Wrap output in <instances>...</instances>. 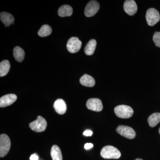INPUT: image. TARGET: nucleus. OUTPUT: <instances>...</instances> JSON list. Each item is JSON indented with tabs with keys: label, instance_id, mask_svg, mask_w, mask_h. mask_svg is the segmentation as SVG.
<instances>
[{
	"label": "nucleus",
	"instance_id": "f257e3e1",
	"mask_svg": "<svg viewBox=\"0 0 160 160\" xmlns=\"http://www.w3.org/2000/svg\"><path fill=\"white\" fill-rule=\"evenodd\" d=\"M101 155L105 159H118L121 157V153L119 150L114 146H107L102 149Z\"/></svg>",
	"mask_w": 160,
	"mask_h": 160
},
{
	"label": "nucleus",
	"instance_id": "f03ea898",
	"mask_svg": "<svg viewBox=\"0 0 160 160\" xmlns=\"http://www.w3.org/2000/svg\"><path fill=\"white\" fill-rule=\"evenodd\" d=\"M114 112L117 116L121 118H129L133 114V110L130 106L119 105L114 108Z\"/></svg>",
	"mask_w": 160,
	"mask_h": 160
},
{
	"label": "nucleus",
	"instance_id": "7ed1b4c3",
	"mask_svg": "<svg viewBox=\"0 0 160 160\" xmlns=\"http://www.w3.org/2000/svg\"><path fill=\"white\" fill-rule=\"evenodd\" d=\"M11 146V142L8 135L2 134L0 136V157L6 156L9 152Z\"/></svg>",
	"mask_w": 160,
	"mask_h": 160
},
{
	"label": "nucleus",
	"instance_id": "20e7f679",
	"mask_svg": "<svg viewBox=\"0 0 160 160\" xmlns=\"http://www.w3.org/2000/svg\"><path fill=\"white\" fill-rule=\"evenodd\" d=\"M146 18L148 25L149 26H154L160 21L159 12L154 8H150L146 12Z\"/></svg>",
	"mask_w": 160,
	"mask_h": 160
},
{
	"label": "nucleus",
	"instance_id": "39448f33",
	"mask_svg": "<svg viewBox=\"0 0 160 160\" xmlns=\"http://www.w3.org/2000/svg\"><path fill=\"white\" fill-rule=\"evenodd\" d=\"M47 125L46 119L41 116H38L37 120L29 124V127L33 131L42 132L46 130Z\"/></svg>",
	"mask_w": 160,
	"mask_h": 160
},
{
	"label": "nucleus",
	"instance_id": "423d86ee",
	"mask_svg": "<svg viewBox=\"0 0 160 160\" xmlns=\"http://www.w3.org/2000/svg\"><path fill=\"white\" fill-rule=\"evenodd\" d=\"M99 9V3L96 1H91L86 5L84 13L87 17H91L97 13Z\"/></svg>",
	"mask_w": 160,
	"mask_h": 160
},
{
	"label": "nucleus",
	"instance_id": "0eeeda50",
	"mask_svg": "<svg viewBox=\"0 0 160 160\" xmlns=\"http://www.w3.org/2000/svg\"><path fill=\"white\" fill-rule=\"evenodd\" d=\"M82 46V42L78 38H70L67 43V49L71 53H76L79 51Z\"/></svg>",
	"mask_w": 160,
	"mask_h": 160
},
{
	"label": "nucleus",
	"instance_id": "6e6552de",
	"mask_svg": "<svg viewBox=\"0 0 160 160\" xmlns=\"http://www.w3.org/2000/svg\"><path fill=\"white\" fill-rule=\"evenodd\" d=\"M116 131L119 134L127 138L132 139L136 136V132L131 127L128 126H119L117 128Z\"/></svg>",
	"mask_w": 160,
	"mask_h": 160
},
{
	"label": "nucleus",
	"instance_id": "1a4fd4ad",
	"mask_svg": "<svg viewBox=\"0 0 160 160\" xmlns=\"http://www.w3.org/2000/svg\"><path fill=\"white\" fill-rule=\"evenodd\" d=\"M86 106L88 109L92 111L100 112L103 109L102 101L98 98H90L87 101Z\"/></svg>",
	"mask_w": 160,
	"mask_h": 160
},
{
	"label": "nucleus",
	"instance_id": "9d476101",
	"mask_svg": "<svg viewBox=\"0 0 160 160\" xmlns=\"http://www.w3.org/2000/svg\"><path fill=\"white\" fill-rule=\"evenodd\" d=\"M124 9L126 13L129 15L132 16L137 12L138 6L133 0H127L124 2Z\"/></svg>",
	"mask_w": 160,
	"mask_h": 160
},
{
	"label": "nucleus",
	"instance_id": "9b49d317",
	"mask_svg": "<svg viewBox=\"0 0 160 160\" xmlns=\"http://www.w3.org/2000/svg\"><path fill=\"white\" fill-rule=\"evenodd\" d=\"M17 99V96L14 94H9L3 96L0 98V107H7L13 104Z\"/></svg>",
	"mask_w": 160,
	"mask_h": 160
},
{
	"label": "nucleus",
	"instance_id": "f8f14e48",
	"mask_svg": "<svg viewBox=\"0 0 160 160\" xmlns=\"http://www.w3.org/2000/svg\"><path fill=\"white\" fill-rule=\"evenodd\" d=\"M55 110L58 114H64L67 110V106L65 101L62 99H58L53 104Z\"/></svg>",
	"mask_w": 160,
	"mask_h": 160
},
{
	"label": "nucleus",
	"instance_id": "ddd939ff",
	"mask_svg": "<svg viewBox=\"0 0 160 160\" xmlns=\"http://www.w3.org/2000/svg\"><path fill=\"white\" fill-rule=\"evenodd\" d=\"M1 20L6 26H9L14 22V18L13 16L8 12H3L0 14Z\"/></svg>",
	"mask_w": 160,
	"mask_h": 160
},
{
	"label": "nucleus",
	"instance_id": "4468645a",
	"mask_svg": "<svg viewBox=\"0 0 160 160\" xmlns=\"http://www.w3.org/2000/svg\"><path fill=\"white\" fill-rule=\"evenodd\" d=\"M81 84L86 87H92L94 86L95 81L91 76L85 74L81 77L80 79Z\"/></svg>",
	"mask_w": 160,
	"mask_h": 160
},
{
	"label": "nucleus",
	"instance_id": "2eb2a0df",
	"mask_svg": "<svg viewBox=\"0 0 160 160\" xmlns=\"http://www.w3.org/2000/svg\"><path fill=\"white\" fill-rule=\"evenodd\" d=\"M73 10L71 6L69 5H63L59 8L58 14L61 17H66L72 15Z\"/></svg>",
	"mask_w": 160,
	"mask_h": 160
},
{
	"label": "nucleus",
	"instance_id": "dca6fc26",
	"mask_svg": "<svg viewBox=\"0 0 160 160\" xmlns=\"http://www.w3.org/2000/svg\"><path fill=\"white\" fill-rule=\"evenodd\" d=\"M97 46V42L95 39H91L85 46L84 52L87 55H92L94 53Z\"/></svg>",
	"mask_w": 160,
	"mask_h": 160
},
{
	"label": "nucleus",
	"instance_id": "f3484780",
	"mask_svg": "<svg viewBox=\"0 0 160 160\" xmlns=\"http://www.w3.org/2000/svg\"><path fill=\"white\" fill-rule=\"evenodd\" d=\"M13 54L15 59L19 62H22L25 58V52L19 46L15 47L13 49Z\"/></svg>",
	"mask_w": 160,
	"mask_h": 160
},
{
	"label": "nucleus",
	"instance_id": "a211bd4d",
	"mask_svg": "<svg viewBox=\"0 0 160 160\" xmlns=\"http://www.w3.org/2000/svg\"><path fill=\"white\" fill-rule=\"evenodd\" d=\"M10 68V64L9 61L6 60L2 61L0 63V77L6 76L8 73Z\"/></svg>",
	"mask_w": 160,
	"mask_h": 160
},
{
	"label": "nucleus",
	"instance_id": "6ab92c4d",
	"mask_svg": "<svg viewBox=\"0 0 160 160\" xmlns=\"http://www.w3.org/2000/svg\"><path fill=\"white\" fill-rule=\"evenodd\" d=\"M51 156L52 160H62L61 149L57 145H53L52 147Z\"/></svg>",
	"mask_w": 160,
	"mask_h": 160
},
{
	"label": "nucleus",
	"instance_id": "aec40b11",
	"mask_svg": "<svg viewBox=\"0 0 160 160\" xmlns=\"http://www.w3.org/2000/svg\"><path fill=\"white\" fill-rule=\"evenodd\" d=\"M149 126L151 127H154L160 122V113L155 112L151 115L148 119Z\"/></svg>",
	"mask_w": 160,
	"mask_h": 160
},
{
	"label": "nucleus",
	"instance_id": "412c9836",
	"mask_svg": "<svg viewBox=\"0 0 160 160\" xmlns=\"http://www.w3.org/2000/svg\"><path fill=\"white\" fill-rule=\"evenodd\" d=\"M52 32V29L51 27L48 25H44L39 30L38 34L41 37H45L51 34Z\"/></svg>",
	"mask_w": 160,
	"mask_h": 160
},
{
	"label": "nucleus",
	"instance_id": "4be33fe9",
	"mask_svg": "<svg viewBox=\"0 0 160 160\" xmlns=\"http://www.w3.org/2000/svg\"><path fill=\"white\" fill-rule=\"evenodd\" d=\"M153 42H154L156 46L160 48V32H156L153 36Z\"/></svg>",
	"mask_w": 160,
	"mask_h": 160
},
{
	"label": "nucleus",
	"instance_id": "5701e85b",
	"mask_svg": "<svg viewBox=\"0 0 160 160\" xmlns=\"http://www.w3.org/2000/svg\"><path fill=\"white\" fill-rule=\"evenodd\" d=\"M83 134L86 136H91L92 134V132L90 130H86L83 132Z\"/></svg>",
	"mask_w": 160,
	"mask_h": 160
},
{
	"label": "nucleus",
	"instance_id": "b1692460",
	"mask_svg": "<svg viewBox=\"0 0 160 160\" xmlns=\"http://www.w3.org/2000/svg\"><path fill=\"white\" fill-rule=\"evenodd\" d=\"M93 145L92 143H86L84 146V148L86 149H89L93 147Z\"/></svg>",
	"mask_w": 160,
	"mask_h": 160
},
{
	"label": "nucleus",
	"instance_id": "393cba45",
	"mask_svg": "<svg viewBox=\"0 0 160 160\" xmlns=\"http://www.w3.org/2000/svg\"><path fill=\"white\" fill-rule=\"evenodd\" d=\"M30 160H39L38 156L36 153L32 154L30 156Z\"/></svg>",
	"mask_w": 160,
	"mask_h": 160
},
{
	"label": "nucleus",
	"instance_id": "a878e982",
	"mask_svg": "<svg viewBox=\"0 0 160 160\" xmlns=\"http://www.w3.org/2000/svg\"><path fill=\"white\" fill-rule=\"evenodd\" d=\"M135 160H143L142 159L138 158V159H136Z\"/></svg>",
	"mask_w": 160,
	"mask_h": 160
},
{
	"label": "nucleus",
	"instance_id": "bb28decb",
	"mask_svg": "<svg viewBox=\"0 0 160 160\" xmlns=\"http://www.w3.org/2000/svg\"><path fill=\"white\" fill-rule=\"evenodd\" d=\"M159 132L160 134V128L159 129Z\"/></svg>",
	"mask_w": 160,
	"mask_h": 160
}]
</instances>
